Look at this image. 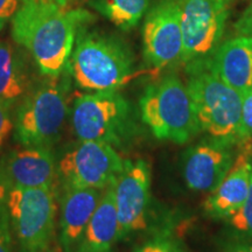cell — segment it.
<instances>
[{"mask_svg":"<svg viewBox=\"0 0 252 252\" xmlns=\"http://www.w3.org/2000/svg\"><path fill=\"white\" fill-rule=\"evenodd\" d=\"M208 64L223 82L244 94L252 88V37L239 35L219 46Z\"/></svg>","mask_w":252,"mask_h":252,"instance_id":"16","label":"cell"},{"mask_svg":"<svg viewBox=\"0 0 252 252\" xmlns=\"http://www.w3.org/2000/svg\"><path fill=\"white\" fill-rule=\"evenodd\" d=\"M87 11H67L52 0H21L12 19V37L46 77L67 70L77 32L90 23Z\"/></svg>","mask_w":252,"mask_h":252,"instance_id":"1","label":"cell"},{"mask_svg":"<svg viewBox=\"0 0 252 252\" xmlns=\"http://www.w3.org/2000/svg\"><path fill=\"white\" fill-rule=\"evenodd\" d=\"M187 90L201 131L210 140L234 147L243 145L242 94L210 69L208 60L189 63Z\"/></svg>","mask_w":252,"mask_h":252,"instance_id":"2","label":"cell"},{"mask_svg":"<svg viewBox=\"0 0 252 252\" xmlns=\"http://www.w3.org/2000/svg\"><path fill=\"white\" fill-rule=\"evenodd\" d=\"M216 252H252V241L234 238L223 244Z\"/></svg>","mask_w":252,"mask_h":252,"instance_id":"27","label":"cell"},{"mask_svg":"<svg viewBox=\"0 0 252 252\" xmlns=\"http://www.w3.org/2000/svg\"><path fill=\"white\" fill-rule=\"evenodd\" d=\"M94 11L123 31L135 27L149 11L150 0H88Z\"/></svg>","mask_w":252,"mask_h":252,"instance_id":"19","label":"cell"},{"mask_svg":"<svg viewBox=\"0 0 252 252\" xmlns=\"http://www.w3.org/2000/svg\"><path fill=\"white\" fill-rule=\"evenodd\" d=\"M68 90V76L63 74L33 86L15 110V141L21 146H54L69 115Z\"/></svg>","mask_w":252,"mask_h":252,"instance_id":"4","label":"cell"},{"mask_svg":"<svg viewBox=\"0 0 252 252\" xmlns=\"http://www.w3.org/2000/svg\"><path fill=\"white\" fill-rule=\"evenodd\" d=\"M6 191L0 187V252H14V236L5 204Z\"/></svg>","mask_w":252,"mask_h":252,"instance_id":"22","label":"cell"},{"mask_svg":"<svg viewBox=\"0 0 252 252\" xmlns=\"http://www.w3.org/2000/svg\"><path fill=\"white\" fill-rule=\"evenodd\" d=\"M103 191L94 188L63 187L59 220V241L63 252L76 250L88 223L102 200Z\"/></svg>","mask_w":252,"mask_h":252,"instance_id":"15","label":"cell"},{"mask_svg":"<svg viewBox=\"0 0 252 252\" xmlns=\"http://www.w3.org/2000/svg\"><path fill=\"white\" fill-rule=\"evenodd\" d=\"M5 204L19 252L50 248L55 236V188H12Z\"/></svg>","mask_w":252,"mask_h":252,"instance_id":"7","label":"cell"},{"mask_svg":"<svg viewBox=\"0 0 252 252\" xmlns=\"http://www.w3.org/2000/svg\"><path fill=\"white\" fill-rule=\"evenodd\" d=\"M118 241V216L111 185L104 189L102 200L88 223L75 252H111Z\"/></svg>","mask_w":252,"mask_h":252,"instance_id":"17","label":"cell"},{"mask_svg":"<svg viewBox=\"0 0 252 252\" xmlns=\"http://www.w3.org/2000/svg\"><path fill=\"white\" fill-rule=\"evenodd\" d=\"M231 168L220 185L210 191L204 202V212L214 219L228 220L247 200L251 186V143L241 145Z\"/></svg>","mask_w":252,"mask_h":252,"instance_id":"14","label":"cell"},{"mask_svg":"<svg viewBox=\"0 0 252 252\" xmlns=\"http://www.w3.org/2000/svg\"><path fill=\"white\" fill-rule=\"evenodd\" d=\"M67 70L81 89L118 91L133 75L134 59L121 40L88 31L84 25L77 32Z\"/></svg>","mask_w":252,"mask_h":252,"instance_id":"3","label":"cell"},{"mask_svg":"<svg viewBox=\"0 0 252 252\" xmlns=\"http://www.w3.org/2000/svg\"><path fill=\"white\" fill-rule=\"evenodd\" d=\"M230 228L235 231L238 239L252 241V176L250 191L242 207L229 219Z\"/></svg>","mask_w":252,"mask_h":252,"instance_id":"20","label":"cell"},{"mask_svg":"<svg viewBox=\"0 0 252 252\" xmlns=\"http://www.w3.org/2000/svg\"><path fill=\"white\" fill-rule=\"evenodd\" d=\"M186 64L208 60L220 46L230 0H179Z\"/></svg>","mask_w":252,"mask_h":252,"instance_id":"9","label":"cell"},{"mask_svg":"<svg viewBox=\"0 0 252 252\" xmlns=\"http://www.w3.org/2000/svg\"><path fill=\"white\" fill-rule=\"evenodd\" d=\"M20 4L21 0H0V32L12 21Z\"/></svg>","mask_w":252,"mask_h":252,"instance_id":"25","label":"cell"},{"mask_svg":"<svg viewBox=\"0 0 252 252\" xmlns=\"http://www.w3.org/2000/svg\"><path fill=\"white\" fill-rule=\"evenodd\" d=\"M236 31L239 35L252 37V2L236 23Z\"/></svg>","mask_w":252,"mask_h":252,"instance_id":"26","label":"cell"},{"mask_svg":"<svg viewBox=\"0 0 252 252\" xmlns=\"http://www.w3.org/2000/svg\"><path fill=\"white\" fill-rule=\"evenodd\" d=\"M133 252H186L185 247L168 232H159L134 249Z\"/></svg>","mask_w":252,"mask_h":252,"instance_id":"21","label":"cell"},{"mask_svg":"<svg viewBox=\"0 0 252 252\" xmlns=\"http://www.w3.org/2000/svg\"><path fill=\"white\" fill-rule=\"evenodd\" d=\"M151 167L143 159L127 160L113 182L119 224V241L149 226L151 202Z\"/></svg>","mask_w":252,"mask_h":252,"instance_id":"11","label":"cell"},{"mask_svg":"<svg viewBox=\"0 0 252 252\" xmlns=\"http://www.w3.org/2000/svg\"><path fill=\"white\" fill-rule=\"evenodd\" d=\"M14 128L13 106L0 99V149Z\"/></svg>","mask_w":252,"mask_h":252,"instance_id":"24","label":"cell"},{"mask_svg":"<svg viewBox=\"0 0 252 252\" xmlns=\"http://www.w3.org/2000/svg\"><path fill=\"white\" fill-rule=\"evenodd\" d=\"M70 121L78 140H93L123 149L138 133L133 109L118 91H94L78 96Z\"/></svg>","mask_w":252,"mask_h":252,"instance_id":"5","label":"cell"},{"mask_svg":"<svg viewBox=\"0 0 252 252\" xmlns=\"http://www.w3.org/2000/svg\"><path fill=\"white\" fill-rule=\"evenodd\" d=\"M232 147L210 140L186 151L182 174L191 190L210 193L224 179L234 163Z\"/></svg>","mask_w":252,"mask_h":252,"instance_id":"13","label":"cell"},{"mask_svg":"<svg viewBox=\"0 0 252 252\" xmlns=\"http://www.w3.org/2000/svg\"><path fill=\"white\" fill-rule=\"evenodd\" d=\"M242 134L243 144L252 143V88L242 94Z\"/></svg>","mask_w":252,"mask_h":252,"instance_id":"23","label":"cell"},{"mask_svg":"<svg viewBox=\"0 0 252 252\" xmlns=\"http://www.w3.org/2000/svg\"><path fill=\"white\" fill-rule=\"evenodd\" d=\"M139 106L141 121L157 139L182 145L201 132L187 87L173 75L150 84Z\"/></svg>","mask_w":252,"mask_h":252,"instance_id":"6","label":"cell"},{"mask_svg":"<svg viewBox=\"0 0 252 252\" xmlns=\"http://www.w3.org/2000/svg\"><path fill=\"white\" fill-rule=\"evenodd\" d=\"M143 52L145 61L156 70L182 61L184 36L179 0H159L146 12Z\"/></svg>","mask_w":252,"mask_h":252,"instance_id":"10","label":"cell"},{"mask_svg":"<svg viewBox=\"0 0 252 252\" xmlns=\"http://www.w3.org/2000/svg\"><path fill=\"white\" fill-rule=\"evenodd\" d=\"M52 1H54L55 4L61 6V7H67L68 5H70L72 1H75V0H52Z\"/></svg>","mask_w":252,"mask_h":252,"instance_id":"28","label":"cell"},{"mask_svg":"<svg viewBox=\"0 0 252 252\" xmlns=\"http://www.w3.org/2000/svg\"><path fill=\"white\" fill-rule=\"evenodd\" d=\"M32 88L26 56L18 47L0 41V99L14 106Z\"/></svg>","mask_w":252,"mask_h":252,"instance_id":"18","label":"cell"},{"mask_svg":"<svg viewBox=\"0 0 252 252\" xmlns=\"http://www.w3.org/2000/svg\"><path fill=\"white\" fill-rule=\"evenodd\" d=\"M126 161L111 145L78 140L59 160L58 176L63 187L104 190L118 178Z\"/></svg>","mask_w":252,"mask_h":252,"instance_id":"8","label":"cell"},{"mask_svg":"<svg viewBox=\"0 0 252 252\" xmlns=\"http://www.w3.org/2000/svg\"><path fill=\"white\" fill-rule=\"evenodd\" d=\"M111 252H112V251H111Z\"/></svg>","mask_w":252,"mask_h":252,"instance_id":"30","label":"cell"},{"mask_svg":"<svg viewBox=\"0 0 252 252\" xmlns=\"http://www.w3.org/2000/svg\"><path fill=\"white\" fill-rule=\"evenodd\" d=\"M58 162L52 147L21 146L0 160V187L55 188Z\"/></svg>","mask_w":252,"mask_h":252,"instance_id":"12","label":"cell"},{"mask_svg":"<svg viewBox=\"0 0 252 252\" xmlns=\"http://www.w3.org/2000/svg\"><path fill=\"white\" fill-rule=\"evenodd\" d=\"M33 252H55L53 250L52 248H46V249H42V250H37V251H33Z\"/></svg>","mask_w":252,"mask_h":252,"instance_id":"29","label":"cell"}]
</instances>
